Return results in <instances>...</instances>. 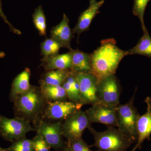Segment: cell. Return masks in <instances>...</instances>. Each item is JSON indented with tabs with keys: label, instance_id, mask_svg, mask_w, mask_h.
Wrapping results in <instances>:
<instances>
[{
	"label": "cell",
	"instance_id": "6da1fadb",
	"mask_svg": "<svg viewBox=\"0 0 151 151\" xmlns=\"http://www.w3.org/2000/svg\"><path fill=\"white\" fill-rule=\"evenodd\" d=\"M116 43L113 39L102 40L101 45L91 54V73L98 81L115 75L119 63L127 55V51L119 48Z\"/></svg>",
	"mask_w": 151,
	"mask_h": 151
},
{
	"label": "cell",
	"instance_id": "7a4b0ae2",
	"mask_svg": "<svg viewBox=\"0 0 151 151\" xmlns=\"http://www.w3.org/2000/svg\"><path fill=\"white\" fill-rule=\"evenodd\" d=\"M17 117L35 124L41 119L47 101L41 92L40 87L31 86L29 90L14 100Z\"/></svg>",
	"mask_w": 151,
	"mask_h": 151
},
{
	"label": "cell",
	"instance_id": "3957f363",
	"mask_svg": "<svg viewBox=\"0 0 151 151\" xmlns=\"http://www.w3.org/2000/svg\"><path fill=\"white\" fill-rule=\"evenodd\" d=\"M103 132H98L92 126L88 128L94 137L93 146L103 151H127L135 143L131 138L113 127H108Z\"/></svg>",
	"mask_w": 151,
	"mask_h": 151
},
{
	"label": "cell",
	"instance_id": "277c9868",
	"mask_svg": "<svg viewBox=\"0 0 151 151\" xmlns=\"http://www.w3.org/2000/svg\"><path fill=\"white\" fill-rule=\"evenodd\" d=\"M135 94L129 102L117 107V127L135 142L137 140V124L140 116L134 105Z\"/></svg>",
	"mask_w": 151,
	"mask_h": 151
},
{
	"label": "cell",
	"instance_id": "5b68a950",
	"mask_svg": "<svg viewBox=\"0 0 151 151\" xmlns=\"http://www.w3.org/2000/svg\"><path fill=\"white\" fill-rule=\"evenodd\" d=\"M35 130L29 121L17 117L9 119L0 115V134L6 140L13 142Z\"/></svg>",
	"mask_w": 151,
	"mask_h": 151
},
{
	"label": "cell",
	"instance_id": "8992f818",
	"mask_svg": "<svg viewBox=\"0 0 151 151\" xmlns=\"http://www.w3.org/2000/svg\"><path fill=\"white\" fill-rule=\"evenodd\" d=\"M62 121L47 122L40 119L35 124L38 132L50 148L56 151H63L66 143L63 142L61 126Z\"/></svg>",
	"mask_w": 151,
	"mask_h": 151
},
{
	"label": "cell",
	"instance_id": "52a82bcc",
	"mask_svg": "<svg viewBox=\"0 0 151 151\" xmlns=\"http://www.w3.org/2000/svg\"><path fill=\"white\" fill-rule=\"evenodd\" d=\"M83 105L71 101H59L47 102L41 119L45 120L61 121L78 110Z\"/></svg>",
	"mask_w": 151,
	"mask_h": 151
},
{
	"label": "cell",
	"instance_id": "ba28073f",
	"mask_svg": "<svg viewBox=\"0 0 151 151\" xmlns=\"http://www.w3.org/2000/svg\"><path fill=\"white\" fill-rule=\"evenodd\" d=\"M85 111L78 110L64 120L62 123L63 136L67 140L82 137L84 130L91 126Z\"/></svg>",
	"mask_w": 151,
	"mask_h": 151
},
{
	"label": "cell",
	"instance_id": "9c48e42d",
	"mask_svg": "<svg viewBox=\"0 0 151 151\" xmlns=\"http://www.w3.org/2000/svg\"><path fill=\"white\" fill-rule=\"evenodd\" d=\"M120 89L115 75L110 76L98 81L97 97L99 102L117 107L119 105Z\"/></svg>",
	"mask_w": 151,
	"mask_h": 151
},
{
	"label": "cell",
	"instance_id": "30bf717a",
	"mask_svg": "<svg viewBox=\"0 0 151 151\" xmlns=\"http://www.w3.org/2000/svg\"><path fill=\"white\" fill-rule=\"evenodd\" d=\"M80 86V103L93 105L99 102L97 97L98 81L92 73H74Z\"/></svg>",
	"mask_w": 151,
	"mask_h": 151
},
{
	"label": "cell",
	"instance_id": "8fae6325",
	"mask_svg": "<svg viewBox=\"0 0 151 151\" xmlns=\"http://www.w3.org/2000/svg\"><path fill=\"white\" fill-rule=\"evenodd\" d=\"M117 107L98 102L92 105L85 113L91 124L100 123L108 127H117Z\"/></svg>",
	"mask_w": 151,
	"mask_h": 151
},
{
	"label": "cell",
	"instance_id": "7c38bea8",
	"mask_svg": "<svg viewBox=\"0 0 151 151\" xmlns=\"http://www.w3.org/2000/svg\"><path fill=\"white\" fill-rule=\"evenodd\" d=\"M147 105V112L138 117L137 124V143L131 151L141 149L144 141L150 140L151 135V99L148 97L145 101Z\"/></svg>",
	"mask_w": 151,
	"mask_h": 151
},
{
	"label": "cell",
	"instance_id": "4fadbf2b",
	"mask_svg": "<svg viewBox=\"0 0 151 151\" xmlns=\"http://www.w3.org/2000/svg\"><path fill=\"white\" fill-rule=\"evenodd\" d=\"M69 19L65 14L61 22L52 29L50 31V36L52 38L57 41L62 47L71 50L70 43L73 37V33L69 26Z\"/></svg>",
	"mask_w": 151,
	"mask_h": 151
},
{
	"label": "cell",
	"instance_id": "5bb4252c",
	"mask_svg": "<svg viewBox=\"0 0 151 151\" xmlns=\"http://www.w3.org/2000/svg\"><path fill=\"white\" fill-rule=\"evenodd\" d=\"M104 2V0L96 2L89 6L88 9L81 13L78 18L77 24L72 29L73 34H77L79 36L82 32L88 30L92 20L99 12V10Z\"/></svg>",
	"mask_w": 151,
	"mask_h": 151
},
{
	"label": "cell",
	"instance_id": "9a60e30c",
	"mask_svg": "<svg viewBox=\"0 0 151 151\" xmlns=\"http://www.w3.org/2000/svg\"><path fill=\"white\" fill-rule=\"evenodd\" d=\"M41 65L47 71L55 70H70L71 55L70 51L65 54L43 57Z\"/></svg>",
	"mask_w": 151,
	"mask_h": 151
},
{
	"label": "cell",
	"instance_id": "2e32d148",
	"mask_svg": "<svg viewBox=\"0 0 151 151\" xmlns=\"http://www.w3.org/2000/svg\"><path fill=\"white\" fill-rule=\"evenodd\" d=\"M71 55V66L70 70L74 73H91V54L78 50H69Z\"/></svg>",
	"mask_w": 151,
	"mask_h": 151
},
{
	"label": "cell",
	"instance_id": "e0dca14e",
	"mask_svg": "<svg viewBox=\"0 0 151 151\" xmlns=\"http://www.w3.org/2000/svg\"><path fill=\"white\" fill-rule=\"evenodd\" d=\"M30 76V70L26 68L14 79L10 94L11 100L13 102L17 97L27 92L31 88Z\"/></svg>",
	"mask_w": 151,
	"mask_h": 151
},
{
	"label": "cell",
	"instance_id": "ac0fdd59",
	"mask_svg": "<svg viewBox=\"0 0 151 151\" xmlns=\"http://www.w3.org/2000/svg\"><path fill=\"white\" fill-rule=\"evenodd\" d=\"M40 87L42 96L47 102L66 101L68 99L62 85H41Z\"/></svg>",
	"mask_w": 151,
	"mask_h": 151
},
{
	"label": "cell",
	"instance_id": "d6986e66",
	"mask_svg": "<svg viewBox=\"0 0 151 151\" xmlns=\"http://www.w3.org/2000/svg\"><path fill=\"white\" fill-rule=\"evenodd\" d=\"M70 72V70H55L46 71L42 76L40 84V85H62Z\"/></svg>",
	"mask_w": 151,
	"mask_h": 151
},
{
	"label": "cell",
	"instance_id": "ffe728a7",
	"mask_svg": "<svg viewBox=\"0 0 151 151\" xmlns=\"http://www.w3.org/2000/svg\"><path fill=\"white\" fill-rule=\"evenodd\" d=\"M127 55H140L151 58V37L148 31L144 32L143 35L134 47L127 50Z\"/></svg>",
	"mask_w": 151,
	"mask_h": 151
},
{
	"label": "cell",
	"instance_id": "44dd1931",
	"mask_svg": "<svg viewBox=\"0 0 151 151\" xmlns=\"http://www.w3.org/2000/svg\"><path fill=\"white\" fill-rule=\"evenodd\" d=\"M33 22L40 36H45L46 34V21L45 15L41 6L37 8L32 14Z\"/></svg>",
	"mask_w": 151,
	"mask_h": 151
},
{
	"label": "cell",
	"instance_id": "7402d4cb",
	"mask_svg": "<svg viewBox=\"0 0 151 151\" xmlns=\"http://www.w3.org/2000/svg\"><path fill=\"white\" fill-rule=\"evenodd\" d=\"M61 47V45L53 39L46 38L41 44V53L43 57L56 55Z\"/></svg>",
	"mask_w": 151,
	"mask_h": 151
},
{
	"label": "cell",
	"instance_id": "603a6c76",
	"mask_svg": "<svg viewBox=\"0 0 151 151\" xmlns=\"http://www.w3.org/2000/svg\"><path fill=\"white\" fill-rule=\"evenodd\" d=\"M150 1V0H134L132 12L139 19L143 32L147 31L145 25L144 17L146 7Z\"/></svg>",
	"mask_w": 151,
	"mask_h": 151
},
{
	"label": "cell",
	"instance_id": "cb8c5ba5",
	"mask_svg": "<svg viewBox=\"0 0 151 151\" xmlns=\"http://www.w3.org/2000/svg\"><path fill=\"white\" fill-rule=\"evenodd\" d=\"M5 149L6 151H35L32 140L26 137L15 141L10 147Z\"/></svg>",
	"mask_w": 151,
	"mask_h": 151
},
{
	"label": "cell",
	"instance_id": "d4e9b609",
	"mask_svg": "<svg viewBox=\"0 0 151 151\" xmlns=\"http://www.w3.org/2000/svg\"><path fill=\"white\" fill-rule=\"evenodd\" d=\"M66 143L73 151H92L82 137L68 140Z\"/></svg>",
	"mask_w": 151,
	"mask_h": 151
},
{
	"label": "cell",
	"instance_id": "484cf974",
	"mask_svg": "<svg viewBox=\"0 0 151 151\" xmlns=\"http://www.w3.org/2000/svg\"><path fill=\"white\" fill-rule=\"evenodd\" d=\"M32 141L35 151H50L51 148L38 132H37Z\"/></svg>",
	"mask_w": 151,
	"mask_h": 151
},
{
	"label": "cell",
	"instance_id": "4316f807",
	"mask_svg": "<svg viewBox=\"0 0 151 151\" xmlns=\"http://www.w3.org/2000/svg\"><path fill=\"white\" fill-rule=\"evenodd\" d=\"M62 86L65 89V92L68 96V98L69 99V101L74 102L76 103H78L77 101V99L76 97L75 93L72 86L70 83L67 81V80H65L64 83L63 84Z\"/></svg>",
	"mask_w": 151,
	"mask_h": 151
},
{
	"label": "cell",
	"instance_id": "83f0119b",
	"mask_svg": "<svg viewBox=\"0 0 151 151\" xmlns=\"http://www.w3.org/2000/svg\"><path fill=\"white\" fill-rule=\"evenodd\" d=\"M0 17L3 19V20L8 25L10 30L12 32H13L14 33L17 35H21V32L20 31L17 29L16 28L14 27L13 26L12 24L9 21L7 18L6 16L4 14L2 9V0H0Z\"/></svg>",
	"mask_w": 151,
	"mask_h": 151
},
{
	"label": "cell",
	"instance_id": "f1b7e54d",
	"mask_svg": "<svg viewBox=\"0 0 151 151\" xmlns=\"http://www.w3.org/2000/svg\"><path fill=\"white\" fill-rule=\"evenodd\" d=\"M63 151H73L70 148V147L67 145V143L66 142L65 147H64V149L63 150Z\"/></svg>",
	"mask_w": 151,
	"mask_h": 151
},
{
	"label": "cell",
	"instance_id": "f546056e",
	"mask_svg": "<svg viewBox=\"0 0 151 151\" xmlns=\"http://www.w3.org/2000/svg\"><path fill=\"white\" fill-rule=\"evenodd\" d=\"M5 56V53L4 52L0 51V58H3Z\"/></svg>",
	"mask_w": 151,
	"mask_h": 151
},
{
	"label": "cell",
	"instance_id": "4dcf8cb0",
	"mask_svg": "<svg viewBox=\"0 0 151 151\" xmlns=\"http://www.w3.org/2000/svg\"><path fill=\"white\" fill-rule=\"evenodd\" d=\"M96 0H89V3H90V5L93 4L95 2H96Z\"/></svg>",
	"mask_w": 151,
	"mask_h": 151
},
{
	"label": "cell",
	"instance_id": "1f68e13d",
	"mask_svg": "<svg viewBox=\"0 0 151 151\" xmlns=\"http://www.w3.org/2000/svg\"><path fill=\"white\" fill-rule=\"evenodd\" d=\"M0 151H6V149L2 148L0 147Z\"/></svg>",
	"mask_w": 151,
	"mask_h": 151
},
{
	"label": "cell",
	"instance_id": "d6a6232c",
	"mask_svg": "<svg viewBox=\"0 0 151 151\" xmlns=\"http://www.w3.org/2000/svg\"><path fill=\"white\" fill-rule=\"evenodd\" d=\"M96 151H103L100 150H98Z\"/></svg>",
	"mask_w": 151,
	"mask_h": 151
}]
</instances>
